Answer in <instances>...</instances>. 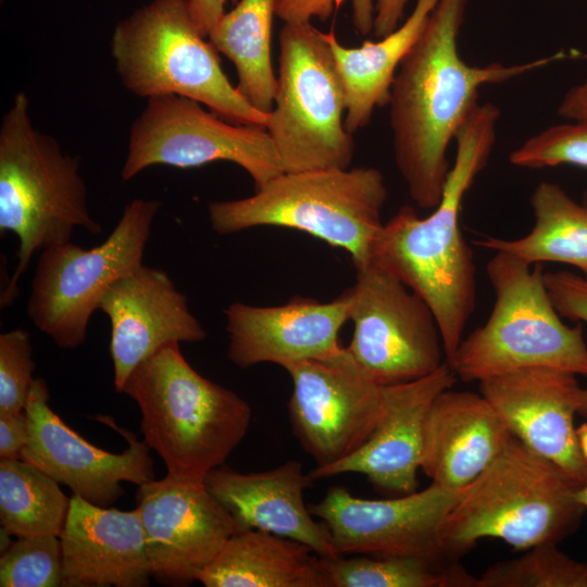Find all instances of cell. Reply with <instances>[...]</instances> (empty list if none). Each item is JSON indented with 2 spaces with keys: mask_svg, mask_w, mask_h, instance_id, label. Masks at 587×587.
Instances as JSON below:
<instances>
[{
  "mask_svg": "<svg viewBox=\"0 0 587 587\" xmlns=\"http://www.w3.org/2000/svg\"><path fill=\"white\" fill-rule=\"evenodd\" d=\"M466 0H439L394 79L389 107L394 155L412 201L433 210L450 164L449 143L478 104L479 88L501 84L572 54L559 51L521 64L471 65L458 52Z\"/></svg>",
  "mask_w": 587,
  "mask_h": 587,
  "instance_id": "obj_1",
  "label": "cell"
},
{
  "mask_svg": "<svg viewBox=\"0 0 587 587\" xmlns=\"http://www.w3.org/2000/svg\"><path fill=\"white\" fill-rule=\"evenodd\" d=\"M499 108L478 103L455 134V158L441 199L420 217L401 207L378 233L371 261L385 270L432 309L450 363L476 304V267L460 228L465 193L486 167L497 138Z\"/></svg>",
  "mask_w": 587,
  "mask_h": 587,
  "instance_id": "obj_2",
  "label": "cell"
},
{
  "mask_svg": "<svg viewBox=\"0 0 587 587\" xmlns=\"http://www.w3.org/2000/svg\"><path fill=\"white\" fill-rule=\"evenodd\" d=\"M122 392L141 413L143 440L163 460L167 475L203 483L246 436L252 410L233 390L200 375L179 342L161 347L138 364Z\"/></svg>",
  "mask_w": 587,
  "mask_h": 587,
  "instance_id": "obj_3",
  "label": "cell"
},
{
  "mask_svg": "<svg viewBox=\"0 0 587 587\" xmlns=\"http://www.w3.org/2000/svg\"><path fill=\"white\" fill-rule=\"evenodd\" d=\"M580 485L512 436L442 521V552L458 561L484 538L503 540L515 550L557 545L582 521L586 508L576 497Z\"/></svg>",
  "mask_w": 587,
  "mask_h": 587,
  "instance_id": "obj_4",
  "label": "cell"
},
{
  "mask_svg": "<svg viewBox=\"0 0 587 587\" xmlns=\"http://www.w3.org/2000/svg\"><path fill=\"white\" fill-rule=\"evenodd\" d=\"M76 228L101 232L88 209L78 161L34 126L28 98L20 91L0 126V233L11 232L20 242L17 265L1 305L14 299L34 253L71 241Z\"/></svg>",
  "mask_w": 587,
  "mask_h": 587,
  "instance_id": "obj_5",
  "label": "cell"
},
{
  "mask_svg": "<svg viewBox=\"0 0 587 587\" xmlns=\"http://www.w3.org/2000/svg\"><path fill=\"white\" fill-rule=\"evenodd\" d=\"M386 200L382 172L360 166L283 172L252 196L211 202L208 212L220 235L291 228L347 251L358 268L371 261Z\"/></svg>",
  "mask_w": 587,
  "mask_h": 587,
  "instance_id": "obj_6",
  "label": "cell"
},
{
  "mask_svg": "<svg viewBox=\"0 0 587 587\" xmlns=\"http://www.w3.org/2000/svg\"><path fill=\"white\" fill-rule=\"evenodd\" d=\"M220 52L193 23L186 0H152L118 22L111 55L124 87L147 99L176 95L235 124L266 126L221 66Z\"/></svg>",
  "mask_w": 587,
  "mask_h": 587,
  "instance_id": "obj_7",
  "label": "cell"
},
{
  "mask_svg": "<svg viewBox=\"0 0 587 587\" xmlns=\"http://www.w3.org/2000/svg\"><path fill=\"white\" fill-rule=\"evenodd\" d=\"M496 251L486 266L495 294L487 322L463 338L449 365L463 382L526 367H553L587 377L579 324H564L544 282L542 264Z\"/></svg>",
  "mask_w": 587,
  "mask_h": 587,
  "instance_id": "obj_8",
  "label": "cell"
},
{
  "mask_svg": "<svg viewBox=\"0 0 587 587\" xmlns=\"http://www.w3.org/2000/svg\"><path fill=\"white\" fill-rule=\"evenodd\" d=\"M346 98L329 46L311 23H284L266 130L284 172L349 168L355 152L345 127Z\"/></svg>",
  "mask_w": 587,
  "mask_h": 587,
  "instance_id": "obj_9",
  "label": "cell"
},
{
  "mask_svg": "<svg viewBox=\"0 0 587 587\" xmlns=\"http://www.w3.org/2000/svg\"><path fill=\"white\" fill-rule=\"evenodd\" d=\"M160 207L158 200L134 199L101 245L84 249L66 241L41 250L27 315L59 348L79 347L108 289L142 264Z\"/></svg>",
  "mask_w": 587,
  "mask_h": 587,
  "instance_id": "obj_10",
  "label": "cell"
},
{
  "mask_svg": "<svg viewBox=\"0 0 587 587\" xmlns=\"http://www.w3.org/2000/svg\"><path fill=\"white\" fill-rule=\"evenodd\" d=\"M202 105L176 95L149 98L130 127L122 180L152 165L188 168L227 161L259 189L284 172L266 128L232 123Z\"/></svg>",
  "mask_w": 587,
  "mask_h": 587,
  "instance_id": "obj_11",
  "label": "cell"
},
{
  "mask_svg": "<svg viewBox=\"0 0 587 587\" xmlns=\"http://www.w3.org/2000/svg\"><path fill=\"white\" fill-rule=\"evenodd\" d=\"M355 271V284L348 290L353 334L346 348L357 363L384 386L435 372L445 362V351L428 304L372 262Z\"/></svg>",
  "mask_w": 587,
  "mask_h": 587,
  "instance_id": "obj_12",
  "label": "cell"
},
{
  "mask_svg": "<svg viewBox=\"0 0 587 587\" xmlns=\"http://www.w3.org/2000/svg\"><path fill=\"white\" fill-rule=\"evenodd\" d=\"M292 383L288 414L292 432L316 467L333 464L370 438L384 409V385L347 348L285 367Z\"/></svg>",
  "mask_w": 587,
  "mask_h": 587,
  "instance_id": "obj_13",
  "label": "cell"
},
{
  "mask_svg": "<svg viewBox=\"0 0 587 587\" xmlns=\"http://www.w3.org/2000/svg\"><path fill=\"white\" fill-rule=\"evenodd\" d=\"M463 489L436 484L398 498L372 500L333 486L309 505L324 525L336 555L410 557L457 562L442 552L439 530Z\"/></svg>",
  "mask_w": 587,
  "mask_h": 587,
  "instance_id": "obj_14",
  "label": "cell"
},
{
  "mask_svg": "<svg viewBox=\"0 0 587 587\" xmlns=\"http://www.w3.org/2000/svg\"><path fill=\"white\" fill-rule=\"evenodd\" d=\"M137 508L151 576L162 585L188 586L237 532L230 513L203 483L166 475L138 486Z\"/></svg>",
  "mask_w": 587,
  "mask_h": 587,
  "instance_id": "obj_15",
  "label": "cell"
},
{
  "mask_svg": "<svg viewBox=\"0 0 587 587\" xmlns=\"http://www.w3.org/2000/svg\"><path fill=\"white\" fill-rule=\"evenodd\" d=\"M49 389L42 378L32 385L25 414L29 437L21 459L36 465L59 484L90 503L108 507L122 497L121 482L137 486L154 478L149 446L110 417H99L128 442L122 453H112L85 440L48 404Z\"/></svg>",
  "mask_w": 587,
  "mask_h": 587,
  "instance_id": "obj_16",
  "label": "cell"
},
{
  "mask_svg": "<svg viewBox=\"0 0 587 587\" xmlns=\"http://www.w3.org/2000/svg\"><path fill=\"white\" fill-rule=\"evenodd\" d=\"M480 394L500 415L513 437L550 460L579 483L587 461L579 448L575 415L583 390L576 375L553 367H526L483 379Z\"/></svg>",
  "mask_w": 587,
  "mask_h": 587,
  "instance_id": "obj_17",
  "label": "cell"
},
{
  "mask_svg": "<svg viewBox=\"0 0 587 587\" xmlns=\"http://www.w3.org/2000/svg\"><path fill=\"white\" fill-rule=\"evenodd\" d=\"M458 376L445 361L424 377L384 386V409L370 438L350 455L309 472L313 480L346 473L365 475L384 490L411 494L421 470L425 423L435 399L451 388Z\"/></svg>",
  "mask_w": 587,
  "mask_h": 587,
  "instance_id": "obj_18",
  "label": "cell"
},
{
  "mask_svg": "<svg viewBox=\"0 0 587 587\" xmlns=\"http://www.w3.org/2000/svg\"><path fill=\"white\" fill-rule=\"evenodd\" d=\"M111 325L114 387L122 392L133 370L170 342H199L207 333L187 296L162 270L141 264L117 279L100 301Z\"/></svg>",
  "mask_w": 587,
  "mask_h": 587,
  "instance_id": "obj_19",
  "label": "cell"
},
{
  "mask_svg": "<svg viewBox=\"0 0 587 587\" xmlns=\"http://www.w3.org/2000/svg\"><path fill=\"white\" fill-rule=\"evenodd\" d=\"M350 313L349 291L329 302L301 298L276 307L233 302L224 310L227 357L241 369L261 363L285 369L328 357L341 348L338 336Z\"/></svg>",
  "mask_w": 587,
  "mask_h": 587,
  "instance_id": "obj_20",
  "label": "cell"
},
{
  "mask_svg": "<svg viewBox=\"0 0 587 587\" xmlns=\"http://www.w3.org/2000/svg\"><path fill=\"white\" fill-rule=\"evenodd\" d=\"M65 587H143L151 571L138 508L121 511L72 495L60 534Z\"/></svg>",
  "mask_w": 587,
  "mask_h": 587,
  "instance_id": "obj_21",
  "label": "cell"
},
{
  "mask_svg": "<svg viewBox=\"0 0 587 587\" xmlns=\"http://www.w3.org/2000/svg\"><path fill=\"white\" fill-rule=\"evenodd\" d=\"M298 460L262 472L239 473L223 465L203 479L230 513L237 532L259 529L299 541L320 557H336L323 524L313 520L304 490L313 485Z\"/></svg>",
  "mask_w": 587,
  "mask_h": 587,
  "instance_id": "obj_22",
  "label": "cell"
},
{
  "mask_svg": "<svg viewBox=\"0 0 587 587\" xmlns=\"http://www.w3.org/2000/svg\"><path fill=\"white\" fill-rule=\"evenodd\" d=\"M511 438L509 428L482 394L449 388L428 411L421 470L433 484L465 488L486 471Z\"/></svg>",
  "mask_w": 587,
  "mask_h": 587,
  "instance_id": "obj_23",
  "label": "cell"
},
{
  "mask_svg": "<svg viewBox=\"0 0 587 587\" xmlns=\"http://www.w3.org/2000/svg\"><path fill=\"white\" fill-rule=\"evenodd\" d=\"M439 0H416L407 17L394 32L377 41L346 47L335 32L322 33L333 53L345 98V127L350 134L366 127L375 109L388 105L390 90L405 54L422 34Z\"/></svg>",
  "mask_w": 587,
  "mask_h": 587,
  "instance_id": "obj_24",
  "label": "cell"
},
{
  "mask_svg": "<svg viewBox=\"0 0 587 587\" xmlns=\"http://www.w3.org/2000/svg\"><path fill=\"white\" fill-rule=\"evenodd\" d=\"M205 587H325L320 555L268 532H236L198 577Z\"/></svg>",
  "mask_w": 587,
  "mask_h": 587,
  "instance_id": "obj_25",
  "label": "cell"
},
{
  "mask_svg": "<svg viewBox=\"0 0 587 587\" xmlns=\"http://www.w3.org/2000/svg\"><path fill=\"white\" fill-rule=\"evenodd\" d=\"M535 223L517 239L484 236L474 241L494 252L512 254L528 264L565 263L587 279V207L573 200L559 185L540 182L530 196Z\"/></svg>",
  "mask_w": 587,
  "mask_h": 587,
  "instance_id": "obj_26",
  "label": "cell"
},
{
  "mask_svg": "<svg viewBox=\"0 0 587 587\" xmlns=\"http://www.w3.org/2000/svg\"><path fill=\"white\" fill-rule=\"evenodd\" d=\"M276 0H239L225 12L208 39L237 72V90L255 109L270 114L276 90L271 54Z\"/></svg>",
  "mask_w": 587,
  "mask_h": 587,
  "instance_id": "obj_27",
  "label": "cell"
},
{
  "mask_svg": "<svg viewBox=\"0 0 587 587\" xmlns=\"http://www.w3.org/2000/svg\"><path fill=\"white\" fill-rule=\"evenodd\" d=\"M59 483L23 459H0V522L10 535L60 536L70 509Z\"/></svg>",
  "mask_w": 587,
  "mask_h": 587,
  "instance_id": "obj_28",
  "label": "cell"
},
{
  "mask_svg": "<svg viewBox=\"0 0 587 587\" xmlns=\"http://www.w3.org/2000/svg\"><path fill=\"white\" fill-rule=\"evenodd\" d=\"M325 587H475L459 563L360 554L320 557Z\"/></svg>",
  "mask_w": 587,
  "mask_h": 587,
  "instance_id": "obj_29",
  "label": "cell"
},
{
  "mask_svg": "<svg viewBox=\"0 0 587 587\" xmlns=\"http://www.w3.org/2000/svg\"><path fill=\"white\" fill-rule=\"evenodd\" d=\"M475 587H587V562L567 557L557 545H540L490 565Z\"/></svg>",
  "mask_w": 587,
  "mask_h": 587,
  "instance_id": "obj_30",
  "label": "cell"
},
{
  "mask_svg": "<svg viewBox=\"0 0 587 587\" xmlns=\"http://www.w3.org/2000/svg\"><path fill=\"white\" fill-rule=\"evenodd\" d=\"M1 587L63 586V557L60 536L18 537L1 553Z\"/></svg>",
  "mask_w": 587,
  "mask_h": 587,
  "instance_id": "obj_31",
  "label": "cell"
},
{
  "mask_svg": "<svg viewBox=\"0 0 587 587\" xmlns=\"http://www.w3.org/2000/svg\"><path fill=\"white\" fill-rule=\"evenodd\" d=\"M509 161L514 166L535 170L561 164L587 167V121L544 129L513 150Z\"/></svg>",
  "mask_w": 587,
  "mask_h": 587,
  "instance_id": "obj_32",
  "label": "cell"
},
{
  "mask_svg": "<svg viewBox=\"0 0 587 587\" xmlns=\"http://www.w3.org/2000/svg\"><path fill=\"white\" fill-rule=\"evenodd\" d=\"M35 366L30 337L25 329L0 335V414L24 412Z\"/></svg>",
  "mask_w": 587,
  "mask_h": 587,
  "instance_id": "obj_33",
  "label": "cell"
},
{
  "mask_svg": "<svg viewBox=\"0 0 587 587\" xmlns=\"http://www.w3.org/2000/svg\"><path fill=\"white\" fill-rule=\"evenodd\" d=\"M345 0H276L275 14L284 23H310L312 18L326 21ZM352 24L361 35L374 29L375 0H349Z\"/></svg>",
  "mask_w": 587,
  "mask_h": 587,
  "instance_id": "obj_34",
  "label": "cell"
},
{
  "mask_svg": "<svg viewBox=\"0 0 587 587\" xmlns=\"http://www.w3.org/2000/svg\"><path fill=\"white\" fill-rule=\"evenodd\" d=\"M548 295L561 317L587 323V279L569 271L544 273Z\"/></svg>",
  "mask_w": 587,
  "mask_h": 587,
  "instance_id": "obj_35",
  "label": "cell"
},
{
  "mask_svg": "<svg viewBox=\"0 0 587 587\" xmlns=\"http://www.w3.org/2000/svg\"><path fill=\"white\" fill-rule=\"evenodd\" d=\"M29 437L25 412L0 414V459H21Z\"/></svg>",
  "mask_w": 587,
  "mask_h": 587,
  "instance_id": "obj_36",
  "label": "cell"
},
{
  "mask_svg": "<svg viewBox=\"0 0 587 587\" xmlns=\"http://www.w3.org/2000/svg\"><path fill=\"white\" fill-rule=\"evenodd\" d=\"M227 1L229 0H186L190 16L202 36L209 37L225 14ZM230 1L238 2V0Z\"/></svg>",
  "mask_w": 587,
  "mask_h": 587,
  "instance_id": "obj_37",
  "label": "cell"
},
{
  "mask_svg": "<svg viewBox=\"0 0 587 587\" xmlns=\"http://www.w3.org/2000/svg\"><path fill=\"white\" fill-rule=\"evenodd\" d=\"M408 2L409 0H375V37L390 34L401 24Z\"/></svg>",
  "mask_w": 587,
  "mask_h": 587,
  "instance_id": "obj_38",
  "label": "cell"
},
{
  "mask_svg": "<svg viewBox=\"0 0 587 587\" xmlns=\"http://www.w3.org/2000/svg\"><path fill=\"white\" fill-rule=\"evenodd\" d=\"M558 114L566 120L587 121V78L565 93Z\"/></svg>",
  "mask_w": 587,
  "mask_h": 587,
  "instance_id": "obj_39",
  "label": "cell"
},
{
  "mask_svg": "<svg viewBox=\"0 0 587 587\" xmlns=\"http://www.w3.org/2000/svg\"><path fill=\"white\" fill-rule=\"evenodd\" d=\"M577 438L582 453L587 461V422L583 423L576 428Z\"/></svg>",
  "mask_w": 587,
  "mask_h": 587,
  "instance_id": "obj_40",
  "label": "cell"
},
{
  "mask_svg": "<svg viewBox=\"0 0 587 587\" xmlns=\"http://www.w3.org/2000/svg\"><path fill=\"white\" fill-rule=\"evenodd\" d=\"M576 497L578 501L587 509V478L586 480L579 486Z\"/></svg>",
  "mask_w": 587,
  "mask_h": 587,
  "instance_id": "obj_41",
  "label": "cell"
},
{
  "mask_svg": "<svg viewBox=\"0 0 587 587\" xmlns=\"http://www.w3.org/2000/svg\"><path fill=\"white\" fill-rule=\"evenodd\" d=\"M578 414L587 419V385L584 387L583 390V401Z\"/></svg>",
  "mask_w": 587,
  "mask_h": 587,
  "instance_id": "obj_42",
  "label": "cell"
},
{
  "mask_svg": "<svg viewBox=\"0 0 587 587\" xmlns=\"http://www.w3.org/2000/svg\"><path fill=\"white\" fill-rule=\"evenodd\" d=\"M582 203L587 207V187L584 190Z\"/></svg>",
  "mask_w": 587,
  "mask_h": 587,
  "instance_id": "obj_43",
  "label": "cell"
}]
</instances>
